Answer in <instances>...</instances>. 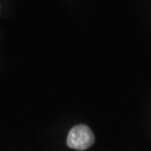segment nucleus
Instances as JSON below:
<instances>
[{
    "label": "nucleus",
    "instance_id": "obj_1",
    "mask_svg": "<svg viewBox=\"0 0 151 151\" xmlns=\"http://www.w3.org/2000/svg\"><path fill=\"white\" fill-rule=\"evenodd\" d=\"M92 131L85 125H78L71 129L67 137V145L76 150H85L94 143Z\"/></svg>",
    "mask_w": 151,
    "mask_h": 151
}]
</instances>
